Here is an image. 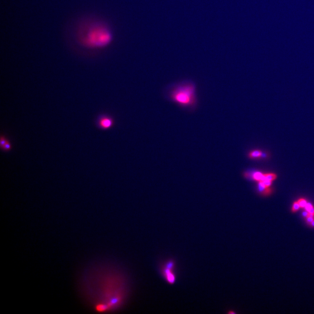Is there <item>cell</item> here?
I'll return each instance as SVG.
<instances>
[{
    "label": "cell",
    "instance_id": "6da1fadb",
    "mask_svg": "<svg viewBox=\"0 0 314 314\" xmlns=\"http://www.w3.org/2000/svg\"><path fill=\"white\" fill-rule=\"evenodd\" d=\"M170 97L175 103L190 111H195L197 108L196 86L191 81L184 82L175 86L171 92Z\"/></svg>",
    "mask_w": 314,
    "mask_h": 314
},
{
    "label": "cell",
    "instance_id": "7a4b0ae2",
    "mask_svg": "<svg viewBox=\"0 0 314 314\" xmlns=\"http://www.w3.org/2000/svg\"><path fill=\"white\" fill-rule=\"evenodd\" d=\"M111 34L108 28L97 27L90 30L85 42L91 47H103L109 44L111 41Z\"/></svg>",
    "mask_w": 314,
    "mask_h": 314
},
{
    "label": "cell",
    "instance_id": "3957f363",
    "mask_svg": "<svg viewBox=\"0 0 314 314\" xmlns=\"http://www.w3.org/2000/svg\"><path fill=\"white\" fill-rule=\"evenodd\" d=\"M173 265L172 262H169V263H167L166 268L164 270V275L166 277L167 281L170 283H173L175 281L174 274L172 273L171 271Z\"/></svg>",
    "mask_w": 314,
    "mask_h": 314
},
{
    "label": "cell",
    "instance_id": "277c9868",
    "mask_svg": "<svg viewBox=\"0 0 314 314\" xmlns=\"http://www.w3.org/2000/svg\"><path fill=\"white\" fill-rule=\"evenodd\" d=\"M113 123V121L111 118L108 117H104L99 119V126L101 129L108 130L112 127Z\"/></svg>",
    "mask_w": 314,
    "mask_h": 314
},
{
    "label": "cell",
    "instance_id": "5b68a950",
    "mask_svg": "<svg viewBox=\"0 0 314 314\" xmlns=\"http://www.w3.org/2000/svg\"><path fill=\"white\" fill-rule=\"evenodd\" d=\"M258 191L263 195H268L271 192V190L263 184L262 181H259L258 184Z\"/></svg>",
    "mask_w": 314,
    "mask_h": 314
},
{
    "label": "cell",
    "instance_id": "8992f818",
    "mask_svg": "<svg viewBox=\"0 0 314 314\" xmlns=\"http://www.w3.org/2000/svg\"><path fill=\"white\" fill-rule=\"evenodd\" d=\"M252 179L258 181H263L265 180L264 174L261 172H256L253 175Z\"/></svg>",
    "mask_w": 314,
    "mask_h": 314
},
{
    "label": "cell",
    "instance_id": "52a82bcc",
    "mask_svg": "<svg viewBox=\"0 0 314 314\" xmlns=\"http://www.w3.org/2000/svg\"><path fill=\"white\" fill-rule=\"evenodd\" d=\"M1 146L3 147V149L5 150H9L10 149V144L4 138H1Z\"/></svg>",
    "mask_w": 314,
    "mask_h": 314
},
{
    "label": "cell",
    "instance_id": "ba28073f",
    "mask_svg": "<svg viewBox=\"0 0 314 314\" xmlns=\"http://www.w3.org/2000/svg\"><path fill=\"white\" fill-rule=\"evenodd\" d=\"M262 153L260 151L254 150L250 152L249 154V157L252 158H258L262 156Z\"/></svg>",
    "mask_w": 314,
    "mask_h": 314
},
{
    "label": "cell",
    "instance_id": "9c48e42d",
    "mask_svg": "<svg viewBox=\"0 0 314 314\" xmlns=\"http://www.w3.org/2000/svg\"><path fill=\"white\" fill-rule=\"evenodd\" d=\"M264 176L265 180H268L271 181H273L274 179H276L277 178L276 175L272 173L264 174Z\"/></svg>",
    "mask_w": 314,
    "mask_h": 314
},
{
    "label": "cell",
    "instance_id": "30bf717a",
    "mask_svg": "<svg viewBox=\"0 0 314 314\" xmlns=\"http://www.w3.org/2000/svg\"><path fill=\"white\" fill-rule=\"evenodd\" d=\"M299 205L300 208H304L307 204V201L303 199H301L297 202Z\"/></svg>",
    "mask_w": 314,
    "mask_h": 314
},
{
    "label": "cell",
    "instance_id": "8fae6325",
    "mask_svg": "<svg viewBox=\"0 0 314 314\" xmlns=\"http://www.w3.org/2000/svg\"><path fill=\"white\" fill-rule=\"evenodd\" d=\"M300 208V206L298 204V202H295L293 204L292 208V211L293 212H296V211L299 210Z\"/></svg>",
    "mask_w": 314,
    "mask_h": 314
},
{
    "label": "cell",
    "instance_id": "7c38bea8",
    "mask_svg": "<svg viewBox=\"0 0 314 314\" xmlns=\"http://www.w3.org/2000/svg\"><path fill=\"white\" fill-rule=\"evenodd\" d=\"M97 310L99 311L102 312L107 310V309L108 308V307L106 306V305H100L99 306H97Z\"/></svg>",
    "mask_w": 314,
    "mask_h": 314
},
{
    "label": "cell",
    "instance_id": "4fadbf2b",
    "mask_svg": "<svg viewBox=\"0 0 314 314\" xmlns=\"http://www.w3.org/2000/svg\"><path fill=\"white\" fill-rule=\"evenodd\" d=\"M263 184L264 185L266 186L267 187H269L271 186V184H272V181H269L268 180H264L263 181Z\"/></svg>",
    "mask_w": 314,
    "mask_h": 314
},
{
    "label": "cell",
    "instance_id": "5bb4252c",
    "mask_svg": "<svg viewBox=\"0 0 314 314\" xmlns=\"http://www.w3.org/2000/svg\"><path fill=\"white\" fill-rule=\"evenodd\" d=\"M313 207V206H312L311 203H307L306 206H305V209H306V210L308 212Z\"/></svg>",
    "mask_w": 314,
    "mask_h": 314
},
{
    "label": "cell",
    "instance_id": "9a60e30c",
    "mask_svg": "<svg viewBox=\"0 0 314 314\" xmlns=\"http://www.w3.org/2000/svg\"><path fill=\"white\" fill-rule=\"evenodd\" d=\"M314 220V217H311V216H308V217H306V221H307V223L308 224H310Z\"/></svg>",
    "mask_w": 314,
    "mask_h": 314
},
{
    "label": "cell",
    "instance_id": "2e32d148",
    "mask_svg": "<svg viewBox=\"0 0 314 314\" xmlns=\"http://www.w3.org/2000/svg\"><path fill=\"white\" fill-rule=\"evenodd\" d=\"M308 214H309V213L307 211H305V212H303L302 213L303 216L305 217H307L308 215Z\"/></svg>",
    "mask_w": 314,
    "mask_h": 314
},
{
    "label": "cell",
    "instance_id": "e0dca14e",
    "mask_svg": "<svg viewBox=\"0 0 314 314\" xmlns=\"http://www.w3.org/2000/svg\"><path fill=\"white\" fill-rule=\"evenodd\" d=\"M310 226L314 227V220L310 224Z\"/></svg>",
    "mask_w": 314,
    "mask_h": 314
}]
</instances>
